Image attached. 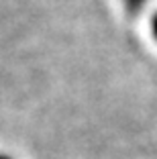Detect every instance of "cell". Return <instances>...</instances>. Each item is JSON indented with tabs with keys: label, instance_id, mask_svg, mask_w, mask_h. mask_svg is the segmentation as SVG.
<instances>
[{
	"label": "cell",
	"instance_id": "3",
	"mask_svg": "<svg viewBox=\"0 0 157 159\" xmlns=\"http://www.w3.org/2000/svg\"><path fill=\"white\" fill-rule=\"evenodd\" d=\"M0 159H8V157H6V155H0Z\"/></svg>",
	"mask_w": 157,
	"mask_h": 159
},
{
	"label": "cell",
	"instance_id": "1",
	"mask_svg": "<svg viewBox=\"0 0 157 159\" xmlns=\"http://www.w3.org/2000/svg\"><path fill=\"white\" fill-rule=\"evenodd\" d=\"M120 4L129 16H137L143 12V8L149 4V0H120Z\"/></svg>",
	"mask_w": 157,
	"mask_h": 159
},
{
	"label": "cell",
	"instance_id": "2",
	"mask_svg": "<svg viewBox=\"0 0 157 159\" xmlns=\"http://www.w3.org/2000/svg\"><path fill=\"white\" fill-rule=\"evenodd\" d=\"M149 31H151V37H153V41L157 43V10L151 14V19H149Z\"/></svg>",
	"mask_w": 157,
	"mask_h": 159
}]
</instances>
